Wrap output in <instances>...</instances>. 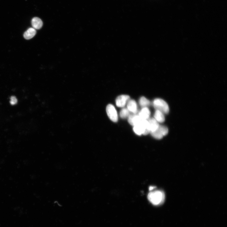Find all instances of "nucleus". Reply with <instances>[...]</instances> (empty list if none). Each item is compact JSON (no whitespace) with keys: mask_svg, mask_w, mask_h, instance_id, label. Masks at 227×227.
I'll list each match as a JSON object with an SVG mask.
<instances>
[{"mask_svg":"<svg viewBox=\"0 0 227 227\" xmlns=\"http://www.w3.org/2000/svg\"><path fill=\"white\" fill-rule=\"evenodd\" d=\"M165 195L161 190L151 191L148 196L149 201L155 206L161 205L164 202Z\"/></svg>","mask_w":227,"mask_h":227,"instance_id":"nucleus-1","label":"nucleus"},{"mask_svg":"<svg viewBox=\"0 0 227 227\" xmlns=\"http://www.w3.org/2000/svg\"><path fill=\"white\" fill-rule=\"evenodd\" d=\"M153 105L155 109L160 111L164 114H167L169 112V107L166 102L160 98L155 99L153 102Z\"/></svg>","mask_w":227,"mask_h":227,"instance_id":"nucleus-2","label":"nucleus"},{"mask_svg":"<svg viewBox=\"0 0 227 227\" xmlns=\"http://www.w3.org/2000/svg\"><path fill=\"white\" fill-rule=\"evenodd\" d=\"M168 132V130L167 127L160 125L156 131L150 133L154 138L160 140L162 139L164 136L166 135Z\"/></svg>","mask_w":227,"mask_h":227,"instance_id":"nucleus-3","label":"nucleus"},{"mask_svg":"<svg viewBox=\"0 0 227 227\" xmlns=\"http://www.w3.org/2000/svg\"><path fill=\"white\" fill-rule=\"evenodd\" d=\"M106 110L107 114L110 120L113 122H117L118 120V116L114 106L109 104L106 107Z\"/></svg>","mask_w":227,"mask_h":227,"instance_id":"nucleus-4","label":"nucleus"},{"mask_svg":"<svg viewBox=\"0 0 227 227\" xmlns=\"http://www.w3.org/2000/svg\"><path fill=\"white\" fill-rule=\"evenodd\" d=\"M130 97L127 95H121L117 97L116 99V104L119 107H123L126 105L127 101L130 99Z\"/></svg>","mask_w":227,"mask_h":227,"instance_id":"nucleus-5","label":"nucleus"},{"mask_svg":"<svg viewBox=\"0 0 227 227\" xmlns=\"http://www.w3.org/2000/svg\"><path fill=\"white\" fill-rule=\"evenodd\" d=\"M143 119L139 115L130 114L128 117V121L131 125L134 126L139 124Z\"/></svg>","mask_w":227,"mask_h":227,"instance_id":"nucleus-6","label":"nucleus"},{"mask_svg":"<svg viewBox=\"0 0 227 227\" xmlns=\"http://www.w3.org/2000/svg\"><path fill=\"white\" fill-rule=\"evenodd\" d=\"M127 109L133 114H136L138 112V107L137 103L134 100H129L127 105Z\"/></svg>","mask_w":227,"mask_h":227,"instance_id":"nucleus-7","label":"nucleus"},{"mask_svg":"<svg viewBox=\"0 0 227 227\" xmlns=\"http://www.w3.org/2000/svg\"><path fill=\"white\" fill-rule=\"evenodd\" d=\"M147 120L149 122L150 133L156 131L160 125L158 122L154 118H149Z\"/></svg>","mask_w":227,"mask_h":227,"instance_id":"nucleus-8","label":"nucleus"},{"mask_svg":"<svg viewBox=\"0 0 227 227\" xmlns=\"http://www.w3.org/2000/svg\"><path fill=\"white\" fill-rule=\"evenodd\" d=\"M151 114L150 111L147 107L143 108L139 112V116L142 119L148 120Z\"/></svg>","mask_w":227,"mask_h":227,"instance_id":"nucleus-9","label":"nucleus"},{"mask_svg":"<svg viewBox=\"0 0 227 227\" xmlns=\"http://www.w3.org/2000/svg\"><path fill=\"white\" fill-rule=\"evenodd\" d=\"M32 25L34 29H39L43 26V22L39 18L35 17L33 18L31 21Z\"/></svg>","mask_w":227,"mask_h":227,"instance_id":"nucleus-10","label":"nucleus"},{"mask_svg":"<svg viewBox=\"0 0 227 227\" xmlns=\"http://www.w3.org/2000/svg\"><path fill=\"white\" fill-rule=\"evenodd\" d=\"M36 33L37 31L35 29L30 28L25 33L24 36L25 39L29 40L35 36Z\"/></svg>","mask_w":227,"mask_h":227,"instance_id":"nucleus-11","label":"nucleus"},{"mask_svg":"<svg viewBox=\"0 0 227 227\" xmlns=\"http://www.w3.org/2000/svg\"><path fill=\"white\" fill-rule=\"evenodd\" d=\"M154 118L158 123L164 122L165 120L164 113L161 111L157 110L155 113Z\"/></svg>","mask_w":227,"mask_h":227,"instance_id":"nucleus-12","label":"nucleus"},{"mask_svg":"<svg viewBox=\"0 0 227 227\" xmlns=\"http://www.w3.org/2000/svg\"><path fill=\"white\" fill-rule=\"evenodd\" d=\"M139 102L140 106L142 108L149 106L151 104L150 101L144 97L140 98Z\"/></svg>","mask_w":227,"mask_h":227,"instance_id":"nucleus-13","label":"nucleus"},{"mask_svg":"<svg viewBox=\"0 0 227 227\" xmlns=\"http://www.w3.org/2000/svg\"><path fill=\"white\" fill-rule=\"evenodd\" d=\"M130 111L127 108H124L120 111V116L122 119H126L128 118L130 115Z\"/></svg>","mask_w":227,"mask_h":227,"instance_id":"nucleus-14","label":"nucleus"},{"mask_svg":"<svg viewBox=\"0 0 227 227\" xmlns=\"http://www.w3.org/2000/svg\"><path fill=\"white\" fill-rule=\"evenodd\" d=\"M10 99V102L11 105H14L17 103V100L15 97H11Z\"/></svg>","mask_w":227,"mask_h":227,"instance_id":"nucleus-15","label":"nucleus"},{"mask_svg":"<svg viewBox=\"0 0 227 227\" xmlns=\"http://www.w3.org/2000/svg\"><path fill=\"white\" fill-rule=\"evenodd\" d=\"M155 188V187H151L149 188V190L150 191H152L153 189H154Z\"/></svg>","mask_w":227,"mask_h":227,"instance_id":"nucleus-16","label":"nucleus"}]
</instances>
